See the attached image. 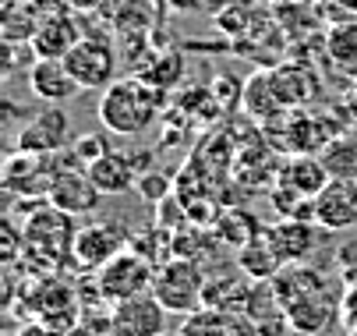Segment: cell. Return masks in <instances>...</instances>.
Masks as SVG:
<instances>
[{"mask_svg":"<svg viewBox=\"0 0 357 336\" xmlns=\"http://www.w3.org/2000/svg\"><path fill=\"white\" fill-rule=\"evenodd\" d=\"M75 216L61 213L57 206H50V199L39 206V213H32V220L22 230V241H25V259L39 262V266H61L71 262L75 252Z\"/></svg>","mask_w":357,"mask_h":336,"instance_id":"cell-2","label":"cell"},{"mask_svg":"<svg viewBox=\"0 0 357 336\" xmlns=\"http://www.w3.org/2000/svg\"><path fill=\"white\" fill-rule=\"evenodd\" d=\"M160 336H181V333H160Z\"/></svg>","mask_w":357,"mask_h":336,"instance_id":"cell-33","label":"cell"},{"mask_svg":"<svg viewBox=\"0 0 357 336\" xmlns=\"http://www.w3.org/2000/svg\"><path fill=\"white\" fill-rule=\"evenodd\" d=\"M322 167L329 177H347L357 181V138L354 135H336L326 142V149L319 153Z\"/></svg>","mask_w":357,"mask_h":336,"instance_id":"cell-21","label":"cell"},{"mask_svg":"<svg viewBox=\"0 0 357 336\" xmlns=\"http://www.w3.org/2000/svg\"><path fill=\"white\" fill-rule=\"evenodd\" d=\"M64 64L82 89L103 92L110 82H117V54H114V43L107 39L82 36V43L64 57Z\"/></svg>","mask_w":357,"mask_h":336,"instance_id":"cell-7","label":"cell"},{"mask_svg":"<svg viewBox=\"0 0 357 336\" xmlns=\"http://www.w3.org/2000/svg\"><path fill=\"white\" fill-rule=\"evenodd\" d=\"M61 4L71 8V11H85V15H89V11H99V8L107 4V0H61Z\"/></svg>","mask_w":357,"mask_h":336,"instance_id":"cell-31","label":"cell"},{"mask_svg":"<svg viewBox=\"0 0 357 336\" xmlns=\"http://www.w3.org/2000/svg\"><path fill=\"white\" fill-rule=\"evenodd\" d=\"M167 308L163 301L145 291L121 305H110V336H160L167 333Z\"/></svg>","mask_w":357,"mask_h":336,"instance_id":"cell-8","label":"cell"},{"mask_svg":"<svg viewBox=\"0 0 357 336\" xmlns=\"http://www.w3.org/2000/svg\"><path fill=\"white\" fill-rule=\"evenodd\" d=\"M315 223L322 230H350L357 227V181L329 177V184L312 199Z\"/></svg>","mask_w":357,"mask_h":336,"instance_id":"cell-11","label":"cell"},{"mask_svg":"<svg viewBox=\"0 0 357 336\" xmlns=\"http://www.w3.org/2000/svg\"><path fill=\"white\" fill-rule=\"evenodd\" d=\"M283 315H287L294 336H336L340 333L336 326L343 322V298L326 287V291H315L308 298L287 305Z\"/></svg>","mask_w":357,"mask_h":336,"instance_id":"cell-6","label":"cell"},{"mask_svg":"<svg viewBox=\"0 0 357 336\" xmlns=\"http://www.w3.org/2000/svg\"><path fill=\"white\" fill-rule=\"evenodd\" d=\"M319 230L322 227L315 220H294V216H287L283 223L266 230V237H269V245L276 248L280 262L290 266V262H304L319 248Z\"/></svg>","mask_w":357,"mask_h":336,"instance_id":"cell-14","label":"cell"},{"mask_svg":"<svg viewBox=\"0 0 357 336\" xmlns=\"http://www.w3.org/2000/svg\"><path fill=\"white\" fill-rule=\"evenodd\" d=\"M135 191H138L149 206H160L163 199L174 195V181H170V174H163V170H145V174H138Z\"/></svg>","mask_w":357,"mask_h":336,"instance_id":"cell-27","label":"cell"},{"mask_svg":"<svg viewBox=\"0 0 357 336\" xmlns=\"http://www.w3.org/2000/svg\"><path fill=\"white\" fill-rule=\"evenodd\" d=\"M273 82H276V92H280L283 107H301L312 96V78H308V71H304V68H294V64L276 68L273 71Z\"/></svg>","mask_w":357,"mask_h":336,"instance_id":"cell-25","label":"cell"},{"mask_svg":"<svg viewBox=\"0 0 357 336\" xmlns=\"http://www.w3.org/2000/svg\"><path fill=\"white\" fill-rule=\"evenodd\" d=\"M259 237V220L248 216L244 209H234L227 216L216 220V241L220 245H234V248H244L248 241Z\"/></svg>","mask_w":357,"mask_h":336,"instance_id":"cell-24","label":"cell"},{"mask_svg":"<svg viewBox=\"0 0 357 336\" xmlns=\"http://www.w3.org/2000/svg\"><path fill=\"white\" fill-rule=\"evenodd\" d=\"M138 75H142L149 85H156L160 92H170V89L181 82V75H184V57H181V54H160L156 61H149Z\"/></svg>","mask_w":357,"mask_h":336,"instance_id":"cell-26","label":"cell"},{"mask_svg":"<svg viewBox=\"0 0 357 336\" xmlns=\"http://www.w3.org/2000/svg\"><path fill=\"white\" fill-rule=\"evenodd\" d=\"M82 43V25L71 15H46L39 32L32 36V57H54L64 61L75 46Z\"/></svg>","mask_w":357,"mask_h":336,"instance_id":"cell-15","label":"cell"},{"mask_svg":"<svg viewBox=\"0 0 357 336\" xmlns=\"http://www.w3.org/2000/svg\"><path fill=\"white\" fill-rule=\"evenodd\" d=\"M152 276H156V262L128 245L96 273V294L103 305H121L128 298L152 291Z\"/></svg>","mask_w":357,"mask_h":336,"instance_id":"cell-4","label":"cell"},{"mask_svg":"<svg viewBox=\"0 0 357 336\" xmlns=\"http://www.w3.org/2000/svg\"><path fill=\"white\" fill-rule=\"evenodd\" d=\"M92 184L103 191V195H124V191H131L138 184V167H135V156L131 153H103L96 163L85 167Z\"/></svg>","mask_w":357,"mask_h":336,"instance_id":"cell-16","label":"cell"},{"mask_svg":"<svg viewBox=\"0 0 357 336\" xmlns=\"http://www.w3.org/2000/svg\"><path fill=\"white\" fill-rule=\"evenodd\" d=\"M107 135H110V131L103 128V131H92V135L78 138V142H75V149H71V153H75V160H78L82 167H89V163H96L103 153H110V142H107Z\"/></svg>","mask_w":357,"mask_h":336,"instance_id":"cell-28","label":"cell"},{"mask_svg":"<svg viewBox=\"0 0 357 336\" xmlns=\"http://www.w3.org/2000/svg\"><path fill=\"white\" fill-rule=\"evenodd\" d=\"M167 4V11H174V15H198L202 8L209 4V0H163Z\"/></svg>","mask_w":357,"mask_h":336,"instance_id":"cell-30","label":"cell"},{"mask_svg":"<svg viewBox=\"0 0 357 336\" xmlns=\"http://www.w3.org/2000/svg\"><path fill=\"white\" fill-rule=\"evenodd\" d=\"M326 276L315 269V266H301V262H290V266H283L280 273H276V280H273V294L280 298V308H287V305H294V301H301V298H308V294H315V291H326Z\"/></svg>","mask_w":357,"mask_h":336,"instance_id":"cell-17","label":"cell"},{"mask_svg":"<svg viewBox=\"0 0 357 336\" xmlns=\"http://www.w3.org/2000/svg\"><path fill=\"white\" fill-rule=\"evenodd\" d=\"M206 273H202V262L184 259V255H170L167 262L156 266V276H152V294L163 301L167 312L177 315H191L195 308L206 305Z\"/></svg>","mask_w":357,"mask_h":336,"instance_id":"cell-3","label":"cell"},{"mask_svg":"<svg viewBox=\"0 0 357 336\" xmlns=\"http://www.w3.org/2000/svg\"><path fill=\"white\" fill-rule=\"evenodd\" d=\"M29 89L36 100L50 103V107H61L68 100L82 92V85L75 82V75L68 71L64 61H54V57H32L29 64Z\"/></svg>","mask_w":357,"mask_h":336,"instance_id":"cell-13","label":"cell"},{"mask_svg":"<svg viewBox=\"0 0 357 336\" xmlns=\"http://www.w3.org/2000/svg\"><path fill=\"white\" fill-rule=\"evenodd\" d=\"M326 50L340 68H357V18H340L326 32Z\"/></svg>","mask_w":357,"mask_h":336,"instance_id":"cell-23","label":"cell"},{"mask_svg":"<svg viewBox=\"0 0 357 336\" xmlns=\"http://www.w3.org/2000/svg\"><path fill=\"white\" fill-rule=\"evenodd\" d=\"M128 241H124V234L121 227L114 223H103V220H96V223H85L78 234H75V252H71V262L85 273H99L117 252H124Z\"/></svg>","mask_w":357,"mask_h":336,"instance_id":"cell-9","label":"cell"},{"mask_svg":"<svg viewBox=\"0 0 357 336\" xmlns=\"http://www.w3.org/2000/svg\"><path fill=\"white\" fill-rule=\"evenodd\" d=\"M336 336H350V329H347V333H336Z\"/></svg>","mask_w":357,"mask_h":336,"instance_id":"cell-34","label":"cell"},{"mask_svg":"<svg viewBox=\"0 0 357 336\" xmlns=\"http://www.w3.org/2000/svg\"><path fill=\"white\" fill-rule=\"evenodd\" d=\"M163 96L156 85H149L142 75L131 78H117L103 89V100H99V124L110 135H124L135 138L142 131H149L156 124L160 110H163Z\"/></svg>","mask_w":357,"mask_h":336,"instance_id":"cell-1","label":"cell"},{"mask_svg":"<svg viewBox=\"0 0 357 336\" xmlns=\"http://www.w3.org/2000/svg\"><path fill=\"white\" fill-rule=\"evenodd\" d=\"M280 184L287 191H294V195H301V199H315L319 191L329 184V174H326L319 156H294L280 170Z\"/></svg>","mask_w":357,"mask_h":336,"instance_id":"cell-19","label":"cell"},{"mask_svg":"<svg viewBox=\"0 0 357 336\" xmlns=\"http://www.w3.org/2000/svg\"><path fill=\"white\" fill-rule=\"evenodd\" d=\"M237 266H241L248 276H255L259 283H273L276 273L283 269V262H280V255H276V248L269 245L266 234H259L255 241H248L244 248H237Z\"/></svg>","mask_w":357,"mask_h":336,"instance_id":"cell-20","label":"cell"},{"mask_svg":"<svg viewBox=\"0 0 357 336\" xmlns=\"http://www.w3.org/2000/svg\"><path fill=\"white\" fill-rule=\"evenodd\" d=\"M340 4V18H357V0H336Z\"/></svg>","mask_w":357,"mask_h":336,"instance_id":"cell-32","label":"cell"},{"mask_svg":"<svg viewBox=\"0 0 357 336\" xmlns=\"http://www.w3.org/2000/svg\"><path fill=\"white\" fill-rule=\"evenodd\" d=\"M46 199H50V206H57L61 213H68V216L78 220V216H89V213L99 209L103 191L92 184L89 170L71 153L68 163H57V174H54V184H50V195Z\"/></svg>","mask_w":357,"mask_h":336,"instance_id":"cell-5","label":"cell"},{"mask_svg":"<svg viewBox=\"0 0 357 336\" xmlns=\"http://www.w3.org/2000/svg\"><path fill=\"white\" fill-rule=\"evenodd\" d=\"M350 336H357V326H354V329H350Z\"/></svg>","mask_w":357,"mask_h":336,"instance_id":"cell-35","label":"cell"},{"mask_svg":"<svg viewBox=\"0 0 357 336\" xmlns=\"http://www.w3.org/2000/svg\"><path fill=\"white\" fill-rule=\"evenodd\" d=\"M241 107L255 117V121H262L269 124L273 117H280L283 110V100H280V92H276V82H273V71H259V75H251L241 89Z\"/></svg>","mask_w":357,"mask_h":336,"instance_id":"cell-18","label":"cell"},{"mask_svg":"<svg viewBox=\"0 0 357 336\" xmlns=\"http://www.w3.org/2000/svg\"><path fill=\"white\" fill-rule=\"evenodd\" d=\"M343 326L347 329L357 326V283H350L347 294H343Z\"/></svg>","mask_w":357,"mask_h":336,"instance_id":"cell-29","label":"cell"},{"mask_svg":"<svg viewBox=\"0 0 357 336\" xmlns=\"http://www.w3.org/2000/svg\"><path fill=\"white\" fill-rule=\"evenodd\" d=\"M230 326H234L230 312L213 308V305H202V308H195L191 315H184L181 336H234Z\"/></svg>","mask_w":357,"mask_h":336,"instance_id":"cell-22","label":"cell"},{"mask_svg":"<svg viewBox=\"0 0 357 336\" xmlns=\"http://www.w3.org/2000/svg\"><path fill=\"white\" fill-rule=\"evenodd\" d=\"M57 174V153L54 156H39V153H25L18 149L8 167H4V188L15 191V195H32V199H46L50 184H54Z\"/></svg>","mask_w":357,"mask_h":336,"instance_id":"cell-10","label":"cell"},{"mask_svg":"<svg viewBox=\"0 0 357 336\" xmlns=\"http://www.w3.org/2000/svg\"><path fill=\"white\" fill-rule=\"evenodd\" d=\"M68 146V114L61 107H43L39 114H32L22 131H18V149L25 153H39V156H54Z\"/></svg>","mask_w":357,"mask_h":336,"instance_id":"cell-12","label":"cell"}]
</instances>
